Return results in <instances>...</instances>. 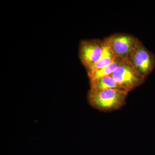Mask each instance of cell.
Listing matches in <instances>:
<instances>
[{
	"label": "cell",
	"mask_w": 155,
	"mask_h": 155,
	"mask_svg": "<svg viewBox=\"0 0 155 155\" xmlns=\"http://www.w3.org/2000/svg\"><path fill=\"white\" fill-rule=\"evenodd\" d=\"M110 75L128 93L140 86L145 79L135 71L127 60L122 61Z\"/></svg>",
	"instance_id": "3957f363"
},
{
	"label": "cell",
	"mask_w": 155,
	"mask_h": 155,
	"mask_svg": "<svg viewBox=\"0 0 155 155\" xmlns=\"http://www.w3.org/2000/svg\"><path fill=\"white\" fill-rule=\"evenodd\" d=\"M127 60L135 71L145 79L155 67V55L147 49L141 42Z\"/></svg>",
	"instance_id": "5b68a950"
},
{
	"label": "cell",
	"mask_w": 155,
	"mask_h": 155,
	"mask_svg": "<svg viewBox=\"0 0 155 155\" xmlns=\"http://www.w3.org/2000/svg\"><path fill=\"white\" fill-rule=\"evenodd\" d=\"M90 85L91 90L112 89L126 91L111 75L91 79Z\"/></svg>",
	"instance_id": "8992f818"
},
{
	"label": "cell",
	"mask_w": 155,
	"mask_h": 155,
	"mask_svg": "<svg viewBox=\"0 0 155 155\" xmlns=\"http://www.w3.org/2000/svg\"><path fill=\"white\" fill-rule=\"evenodd\" d=\"M116 57L122 61L128 60L141 42L132 35L115 34L105 39Z\"/></svg>",
	"instance_id": "7a4b0ae2"
},
{
	"label": "cell",
	"mask_w": 155,
	"mask_h": 155,
	"mask_svg": "<svg viewBox=\"0 0 155 155\" xmlns=\"http://www.w3.org/2000/svg\"><path fill=\"white\" fill-rule=\"evenodd\" d=\"M122 61L121 59L116 57V59L112 64L107 67L97 69L91 73L87 74L90 79L91 80V79L110 75L117 69Z\"/></svg>",
	"instance_id": "ba28073f"
},
{
	"label": "cell",
	"mask_w": 155,
	"mask_h": 155,
	"mask_svg": "<svg viewBox=\"0 0 155 155\" xmlns=\"http://www.w3.org/2000/svg\"><path fill=\"white\" fill-rule=\"evenodd\" d=\"M104 50V42L100 39L81 42L79 48L80 61L88 72L100 61Z\"/></svg>",
	"instance_id": "277c9868"
},
{
	"label": "cell",
	"mask_w": 155,
	"mask_h": 155,
	"mask_svg": "<svg viewBox=\"0 0 155 155\" xmlns=\"http://www.w3.org/2000/svg\"><path fill=\"white\" fill-rule=\"evenodd\" d=\"M128 92L116 90H91L89 102L92 107L103 112H110L122 107L125 104Z\"/></svg>",
	"instance_id": "6da1fadb"
},
{
	"label": "cell",
	"mask_w": 155,
	"mask_h": 155,
	"mask_svg": "<svg viewBox=\"0 0 155 155\" xmlns=\"http://www.w3.org/2000/svg\"><path fill=\"white\" fill-rule=\"evenodd\" d=\"M103 42H104V50H103L102 56L97 63L89 72H87V74L91 73L97 69L107 67L112 64L116 59V56L111 50L107 42L105 39L103 41Z\"/></svg>",
	"instance_id": "52a82bcc"
}]
</instances>
